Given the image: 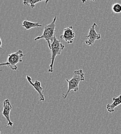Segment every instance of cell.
Returning <instances> with one entry per match:
<instances>
[{
  "label": "cell",
  "mask_w": 121,
  "mask_h": 134,
  "mask_svg": "<svg viewBox=\"0 0 121 134\" xmlns=\"http://www.w3.org/2000/svg\"><path fill=\"white\" fill-rule=\"evenodd\" d=\"M13 109V106L9 99H6L3 102V110L2 111V115L6 118L7 123L6 127L13 126L14 123L11 122L10 119V114L11 109Z\"/></svg>",
  "instance_id": "cell-6"
},
{
  "label": "cell",
  "mask_w": 121,
  "mask_h": 134,
  "mask_svg": "<svg viewBox=\"0 0 121 134\" xmlns=\"http://www.w3.org/2000/svg\"><path fill=\"white\" fill-rule=\"evenodd\" d=\"M65 48V46L59 40H58L56 36L54 37L53 42L51 43V62L50 65L49 69L48 70L49 72L52 73L54 71V65L55 63V60L57 56L60 55L62 51Z\"/></svg>",
  "instance_id": "cell-4"
},
{
  "label": "cell",
  "mask_w": 121,
  "mask_h": 134,
  "mask_svg": "<svg viewBox=\"0 0 121 134\" xmlns=\"http://www.w3.org/2000/svg\"><path fill=\"white\" fill-rule=\"evenodd\" d=\"M112 11L116 14H119L121 13V5L119 3H115L112 7Z\"/></svg>",
  "instance_id": "cell-12"
},
{
  "label": "cell",
  "mask_w": 121,
  "mask_h": 134,
  "mask_svg": "<svg viewBox=\"0 0 121 134\" xmlns=\"http://www.w3.org/2000/svg\"><path fill=\"white\" fill-rule=\"evenodd\" d=\"M87 1H95V0H82V2L83 3H85V2H86Z\"/></svg>",
  "instance_id": "cell-13"
},
{
  "label": "cell",
  "mask_w": 121,
  "mask_h": 134,
  "mask_svg": "<svg viewBox=\"0 0 121 134\" xmlns=\"http://www.w3.org/2000/svg\"><path fill=\"white\" fill-rule=\"evenodd\" d=\"M113 103L111 104H107L106 108L108 112L113 113L114 109L118 106L121 104V94L117 97H113L112 98Z\"/></svg>",
  "instance_id": "cell-9"
},
{
  "label": "cell",
  "mask_w": 121,
  "mask_h": 134,
  "mask_svg": "<svg viewBox=\"0 0 121 134\" xmlns=\"http://www.w3.org/2000/svg\"><path fill=\"white\" fill-rule=\"evenodd\" d=\"M24 56H26V55L23 54V51L19 50L15 53L9 54L6 62L0 64V66H6L13 71H16L18 69L17 65L23 62L22 57Z\"/></svg>",
  "instance_id": "cell-3"
},
{
  "label": "cell",
  "mask_w": 121,
  "mask_h": 134,
  "mask_svg": "<svg viewBox=\"0 0 121 134\" xmlns=\"http://www.w3.org/2000/svg\"><path fill=\"white\" fill-rule=\"evenodd\" d=\"M22 26L26 30H29L32 28L42 27V25L40 24L39 22H33L26 20L23 22Z\"/></svg>",
  "instance_id": "cell-10"
},
{
  "label": "cell",
  "mask_w": 121,
  "mask_h": 134,
  "mask_svg": "<svg viewBox=\"0 0 121 134\" xmlns=\"http://www.w3.org/2000/svg\"><path fill=\"white\" fill-rule=\"evenodd\" d=\"M97 25L96 23H94L89 29V32L87 35V40L85 41V43L88 46H93L96 40H100L101 38L100 34L97 33L95 30Z\"/></svg>",
  "instance_id": "cell-5"
},
{
  "label": "cell",
  "mask_w": 121,
  "mask_h": 134,
  "mask_svg": "<svg viewBox=\"0 0 121 134\" xmlns=\"http://www.w3.org/2000/svg\"><path fill=\"white\" fill-rule=\"evenodd\" d=\"M85 73L82 69H79L75 70L74 72V75L70 80L66 79V81L68 83V89L67 93L64 94H62L64 99H67L70 92L71 91H74L75 92H77L79 90V85L81 82L84 81Z\"/></svg>",
  "instance_id": "cell-1"
},
{
  "label": "cell",
  "mask_w": 121,
  "mask_h": 134,
  "mask_svg": "<svg viewBox=\"0 0 121 134\" xmlns=\"http://www.w3.org/2000/svg\"><path fill=\"white\" fill-rule=\"evenodd\" d=\"M57 18V16H55L52 22L44 26L42 35L37 37L34 39L35 41H36L41 39H44L47 41L49 48L50 50H51V43L53 42L54 37L55 36L56 22Z\"/></svg>",
  "instance_id": "cell-2"
},
{
  "label": "cell",
  "mask_w": 121,
  "mask_h": 134,
  "mask_svg": "<svg viewBox=\"0 0 121 134\" xmlns=\"http://www.w3.org/2000/svg\"><path fill=\"white\" fill-rule=\"evenodd\" d=\"M60 38L64 39V40L69 44H72L74 41L75 37V33L73 31V26H70L66 27L64 30L63 34L60 36Z\"/></svg>",
  "instance_id": "cell-7"
},
{
  "label": "cell",
  "mask_w": 121,
  "mask_h": 134,
  "mask_svg": "<svg viewBox=\"0 0 121 134\" xmlns=\"http://www.w3.org/2000/svg\"><path fill=\"white\" fill-rule=\"evenodd\" d=\"M26 79L28 83L34 88L35 90L39 93L40 96L39 100L43 102L45 100V97L43 93V88L41 87V84L40 82L39 81H36L35 83H33L32 77L29 75L26 76Z\"/></svg>",
  "instance_id": "cell-8"
},
{
  "label": "cell",
  "mask_w": 121,
  "mask_h": 134,
  "mask_svg": "<svg viewBox=\"0 0 121 134\" xmlns=\"http://www.w3.org/2000/svg\"><path fill=\"white\" fill-rule=\"evenodd\" d=\"M0 40H1V48L2 49V40H1V39L0 38Z\"/></svg>",
  "instance_id": "cell-14"
},
{
  "label": "cell",
  "mask_w": 121,
  "mask_h": 134,
  "mask_svg": "<svg viewBox=\"0 0 121 134\" xmlns=\"http://www.w3.org/2000/svg\"><path fill=\"white\" fill-rule=\"evenodd\" d=\"M41 2H45V4H47L49 0H23V3L24 5L30 6V7L33 9L35 8L36 4Z\"/></svg>",
  "instance_id": "cell-11"
}]
</instances>
